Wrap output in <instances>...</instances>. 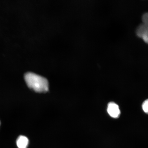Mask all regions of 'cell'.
<instances>
[{"instance_id": "obj_5", "label": "cell", "mask_w": 148, "mask_h": 148, "mask_svg": "<svg viewBox=\"0 0 148 148\" xmlns=\"http://www.w3.org/2000/svg\"><path fill=\"white\" fill-rule=\"evenodd\" d=\"M142 107L144 112L146 113H147L148 112V101L147 99L142 104Z\"/></svg>"}, {"instance_id": "obj_7", "label": "cell", "mask_w": 148, "mask_h": 148, "mask_svg": "<svg viewBox=\"0 0 148 148\" xmlns=\"http://www.w3.org/2000/svg\"><path fill=\"white\" fill-rule=\"evenodd\" d=\"M1 121H0V126H1Z\"/></svg>"}, {"instance_id": "obj_4", "label": "cell", "mask_w": 148, "mask_h": 148, "mask_svg": "<svg viewBox=\"0 0 148 148\" xmlns=\"http://www.w3.org/2000/svg\"><path fill=\"white\" fill-rule=\"evenodd\" d=\"M29 140L25 136H20L16 140V144L18 148H27L28 146Z\"/></svg>"}, {"instance_id": "obj_1", "label": "cell", "mask_w": 148, "mask_h": 148, "mask_svg": "<svg viewBox=\"0 0 148 148\" xmlns=\"http://www.w3.org/2000/svg\"><path fill=\"white\" fill-rule=\"evenodd\" d=\"M25 79L29 87L37 92H45L49 90V83L44 77L32 73L25 74Z\"/></svg>"}, {"instance_id": "obj_3", "label": "cell", "mask_w": 148, "mask_h": 148, "mask_svg": "<svg viewBox=\"0 0 148 148\" xmlns=\"http://www.w3.org/2000/svg\"><path fill=\"white\" fill-rule=\"evenodd\" d=\"M107 110L109 115L112 118H117L120 115L119 107L114 102H110L108 103Z\"/></svg>"}, {"instance_id": "obj_6", "label": "cell", "mask_w": 148, "mask_h": 148, "mask_svg": "<svg viewBox=\"0 0 148 148\" xmlns=\"http://www.w3.org/2000/svg\"><path fill=\"white\" fill-rule=\"evenodd\" d=\"M148 14L147 13L144 14L142 17V21L143 23L146 24H148Z\"/></svg>"}, {"instance_id": "obj_2", "label": "cell", "mask_w": 148, "mask_h": 148, "mask_svg": "<svg viewBox=\"0 0 148 148\" xmlns=\"http://www.w3.org/2000/svg\"><path fill=\"white\" fill-rule=\"evenodd\" d=\"M148 24H142L136 29L137 36L143 39L144 41L147 43L148 42Z\"/></svg>"}]
</instances>
